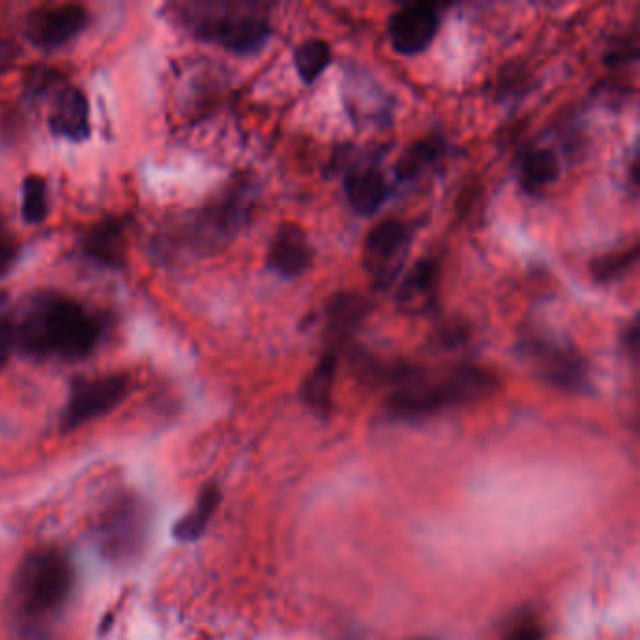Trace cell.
Masks as SVG:
<instances>
[{
  "label": "cell",
  "mask_w": 640,
  "mask_h": 640,
  "mask_svg": "<svg viewBox=\"0 0 640 640\" xmlns=\"http://www.w3.org/2000/svg\"><path fill=\"white\" fill-rule=\"evenodd\" d=\"M415 640H430V639H415Z\"/></svg>",
  "instance_id": "83f0119b"
},
{
  "label": "cell",
  "mask_w": 640,
  "mask_h": 640,
  "mask_svg": "<svg viewBox=\"0 0 640 640\" xmlns=\"http://www.w3.org/2000/svg\"><path fill=\"white\" fill-rule=\"evenodd\" d=\"M412 234L401 221H383L368 232L363 248V263L374 286L389 287L393 284L410 252Z\"/></svg>",
  "instance_id": "277c9868"
},
{
  "label": "cell",
  "mask_w": 640,
  "mask_h": 640,
  "mask_svg": "<svg viewBox=\"0 0 640 640\" xmlns=\"http://www.w3.org/2000/svg\"><path fill=\"white\" fill-rule=\"evenodd\" d=\"M367 312V303L357 295L341 294L328 305V331L334 341L342 342L354 333L363 316Z\"/></svg>",
  "instance_id": "e0dca14e"
},
{
  "label": "cell",
  "mask_w": 640,
  "mask_h": 640,
  "mask_svg": "<svg viewBox=\"0 0 640 640\" xmlns=\"http://www.w3.org/2000/svg\"><path fill=\"white\" fill-rule=\"evenodd\" d=\"M17 256H20V248L15 242L0 240V276H4L10 269L14 268Z\"/></svg>",
  "instance_id": "d4e9b609"
},
{
  "label": "cell",
  "mask_w": 640,
  "mask_h": 640,
  "mask_svg": "<svg viewBox=\"0 0 640 640\" xmlns=\"http://www.w3.org/2000/svg\"><path fill=\"white\" fill-rule=\"evenodd\" d=\"M88 258L106 268H122L127 256V240L120 222L106 221L94 226L83 240Z\"/></svg>",
  "instance_id": "5bb4252c"
},
{
  "label": "cell",
  "mask_w": 640,
  "mask_h": 640,
  "mask_svg": "<svg viewBox=\"0 0 640 640\" xmlns=\"http://www.w3.org/2000/svg\"><path fill=\"white\" fill-rule=\"evenodd\" d=\"M331 57L333 54H331V46L328 42L308 40L300 44L295 51V67H297L300 80L305 83H313L331 64Z\"/></svg>",
  "instance_id": "ffe728a7"
},
{
  "label": "cell",
  "mask_w": 640,
  "mask_h": 640,
  "mask_svg": "<svg viewBox=\"0 0 640 640\" xmlns=\"http://www.w3.org/2000/svg\"><path fill=\"white\" fill-rule=\"evenodd\" d=\"M494 389L493 374L477 367L454 368L440 381L428 380L427 374L415 367L407 380L396 386L389 396L388 412L396 419H420L446 407L485 399Z\"/></svg>",
  "instance_id": "7a4b0ae2"
},
{
  "label": "cell",
  "mask_w": 640,
  "mask_h": 640,
  "mask_svg": "<svg viewBox=\"0 0 640 640\" xmlns=\"http://www.w3.org/2000/svg\"><path fill=\"white\" fill-rule=\"evenodd\" d=\"M203 40L214 42L237 55L256 54L271 36L269 21L252 12H226L203 17L195 27Z\"/></svg>",
  "instance_id": "52a82bcc"
},
{
  "label": "cell",
  "mask_w": 640,
  "mask_h": 640,
  "mask_svg": "<svg viewBox=\"0 0 640 640\" xmlns=\"http://www.w3.org/2000/svg\"><path fill=\"white\" fill-rule=\"evenodd\" d=\"M128 388L130 381L122 374L75 381L67 410L60 419V428L74 430L88 420L106 415L127 396Z\"/></svg>",
  "instance_id": "8992f818"
},
{
  "label": "cell",
  "mask_w": 640,
  "mask_h": 640,
  "mask_svg": "<svg viewBox=\"0 0 640 640\" xmlns=\"http://www.w3.org/2000/svg\"><path fill=\"white\" fill-rule=\"evenodd\" d=\"M441 151H443V145H441L440 140L430 138V140L417 141L415 145L407 149L404 156L396 164L399 179L412 180L415 177H419L425 169L440 161Z\"/></svg>",
  "instance_id": "d6986e66"
},
{
  "label": "cell",
  "mask_w": 640,
  "mask_h": 640,
  "mask_svg": "<svg viewBox=\"0 0 640 640\" xmlns=\"http://www.w3.org/2000/svg\"><path fill=\"white\" fill-rule=\"evenodd\" d=\"M344 192L347 203L360 216H372L388 200V182L376 167H359L346 175Z\"/></svg>",
  "instance_id": "7c38bea8"
},
{
  "label": "cell",
  "mask_w": 640,
  "mask_h": 640,
  "mask_svg": "<svg viewBox=\"0 0 640 640\" xmlns=\"http://www.w3.org/2000/svg\"><path fill=\"white\" fill-rule=\"evenodd\" d=\"M560 175V161L550 149H535L522 158L521 187L528 194H540Z\"/></svg>",
  "instance_id": "2e32d148"
},
{
  "label": "cell",
  "mask_w": 640,
  "mask_h": 640,
  "mask_svg": "<svg viewBox=\"0 0 640 640\" xmlns=\"http://www.w3.org/2000/svg\"><path fill=\"white\" fill-rule=\"evenodd\" d=\"M218 503H221V490L216 487L205 488L201 493L200 500L195 503L194 509L177 522V526L174 530L175 537L179 541H185V543L201 537Z\"/></svg>",
  "instance_id": "ac0fdd59"
},
{
  "label": "cell",
  "mask_w": 640,
  "mask_h": 640,
  "mask_svg": "<svg viewBox=\"0 0 640 640\" xmlns=\"http://www.w3.org/2000/svg\"><path fill=\"white\" fill-rule=\"evenodd\" d=\"M339 367V357L334 352H325L321 355L320 363L316 365L312 374L308 376L303 394L308 406L316 414L328 415L331 410V394H333L334 376Z\"/></svg>",
  "instance_id": "9a60e30c"
},
{
  "label": "cell",
  "mask_w": 640,
  "mask_h": 640,
  "mask_svg": "<svg viewBox=\"0 0 640 640\" xmlns=\"http://www.w3.org/2000/svg\"><path fill=\"white\" fill-rule=\"evenodd\" d=\"M543 629L534 618H521L519 621H514L511 629L507 631L506 639L503 640H543Z\"/></svg>",
  "instance_id": "cb8c5ba5"
},
{
  "label": "cell",
  "mask_w": 640,
  "mask_h": 640,
  "mask_svg": "<svg viewBox=\"0 0 640 640\" xmlns=\"http://www.w3.org/2000/svg\"><path fill=\"white\" fill-rule=\"evenodd\" d=\"M629 339V342H626L627 349L631 352V354L637 355V347H639V329H637V323L631 325V329L626 333V341Z\"/></svg>",
  "instance_id": "4316f807"
},
{
  "label": "cell",
  "mask_w": 640,
  "mask_h": 640,
  "mask_svg": "<svg viewBox=\"0 0 640 640\" xmlns=\"http://www.w3.org/2000/svg\"><path fill=\"white\" fill-rule=\"evenodd\" d=\"M313 250L299 226H282L274 235L268 253L269 269L284 278H297L312 268Z\"/></svg>",
  "instance_id": "30bf717a"
},
{
  "label": "cell",
  "mask_w": 640,
  "mask_h": 640,
  "mask_svg": "<svg viewBox=\"0 0 640 640\" xmlns=\"http://www.w3.org/2000/svg\"><path fill=\"white\" fill-rule=\"evenodd\" d=\"M522 357L530 360L535 374L567 391H582L588 386L586 363L571 346L530 336L521 344Z\"/></svg>",
  "instance_id": "5b68a950"
},
{
  "label": "cell",
  "mask_w": 640,
  "mask_h": 640,
  "mask_svg": "<svg viewBox=\"0 0 640 640\" xmlns=\"http://www.w3.org/2000/svg\"><path fill=\"white\" fill-rule=\"evenodd\" d=\"M438 284H440L438 261L420 260L401 284V289L396 294L399 307L410 313L427 310L436 299Z\"/></svg>",
  "instance_id": "4fadbf2b"
},
{
  "label": "cell",
  "mask_w": 640,
  "mask_h": 640,
  "mask_svg": "<svg viewBox=\"0 0 640 640\" xmlns=\"http://www.w3.org/2000/svg\"><path fill=\"white\" fill-rule=\"evenodd\" d=\"M88 14L78 4L49 8L42 14H34L28 23V36L34 44L47 49L64 46L75 38L87 25Z\"/></svg>",
  "instance_id": "9c48e42d"
},
{
  "label": "cell",
  "mask_w": 640,
  "mask_h": 640,
  "mask_svg": "<svg viewBox=\"0 0 640 640\" xmlns=\"http://www.w3.org/2000/svg\"><path fill=\"white\" fill-rule=\"evenodd\" d=\"M74 584V569L55 548H42L23 561L15 581L17 607L27 618H44L62 607Z\"/></svg>",
  "instance_id": "3957f363"
},
{
  "label": "cell",
  "mask_w": 640,
  "mask_h": 640,
  "mask_svg": "<svg viewBox=\"0 0 640 640\" xmlns=\"http://www.w3.org/2000/svg\"><path fill=\"white\" fill-rule=\"evenodd\" d=\"M635 260H637V248H633L631 252L613 253V256L594 261L592 273L600 282L614 281L624 274V271L631 268Z\"/></svg>",
  "instance_id": "7402d4cb"
},
{
  "label": "cell",
  "mask_w": 640,
  "mask_h": 640,
  "mask_svg": "<svg viewBox=\"0 0 640 640\" xmlns=\"http://www.w3.org/2000/svg\"><path fill=\"white\" fill-rule=\"evenodd\" d=\"M15 344L31 357L60 355L80 359L100 339V321L62 295L36 294L14 316Z\"/></svg>",
  "instance_id": "6da1fadb"
},
{
  "label": "cell",
  "mask_w": 640,
  "mask_h": 640,
  "mask_svg": "<svg viewBox=\"0 0 640 640\" xmlns=\"http://www.w3.org/2000/svg\"><path fill=\"white\" fill-rule=\"evenodd\" d=\"M51 132L72 141L87 140L91 135L88 100L80 88H62L55 98L49 114Z\"/></svg>",
  "instance_id": "8fae6325"
},
{
  "label": "cell",
  "mask_w": 640,
  "mask_h": 640,
  "mask_svg": "<svg viewBox=\"0 0 640 640\" xmlns=\"http://www.w3.org/2000/svg\"><path fill=\"white\" fill-rule=\"evenodd\" d=\"M15 49L10 42L0 40V70L8 68V64L14 59Z\"/></svg>",
  "instance_id": "484cf974"
},
{
  "label": "cell",
  "mask_w": 640,
  "mask_h": 640,
  "mask_svg": "<svg viewBox=\"0 0 640 640\" xmlns=\"http://www.w3.org/2000/svg\"><path fill=\"white\" fill-rule=\"evenodd\" d=\"M47 216V185L38 175H28L23 182V218L40 224Z\"/></svg>",
  "instance_id": "44dd1931"
},
{
  "label": "cell",
  "mask_w": 640,
  "mask_h": 640,
  "mask_svg": "<svg viewBox=\"0 0 640 640\" xmlns=\"http://www.w3.org/2000/svg\"><path fill=\"white\" fill-rule=\"evenodd\" d=\"M15 346L14 313L7 294H0V368L7 365Z\"/></svg>",
  "instance_id": "603a6c76"
},
{
  "label": "cell",
  "mask_w": 640,
  "mask_h": 640,
  "mask_svg": "<svg viewBox=\"0 0 640 640\" xmlns=\"http://www.w3.org/2000/svg\"><path fill=\"white\" fill-rule=\"evenodd\" d=\"M440 27V14L432 4L417 2L402 7L389 20V38L394 51L419 55L432 44Z\"/></svg>",
  "instance_id": "ba28073f"
}]
</instances>
